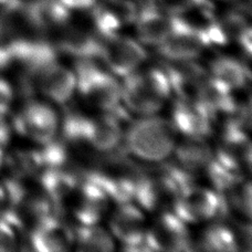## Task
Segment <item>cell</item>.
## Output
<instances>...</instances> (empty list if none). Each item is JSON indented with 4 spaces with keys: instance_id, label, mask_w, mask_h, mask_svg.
Masks as SVG:
<instances>
[{
    "instance_id": "6da1fadb",
    "label": "cell",
    "mask_w": 252,
    "mask_h": 252,
    "mask_svg": "<svg viewBox=\"0 0 252 252\" xmlns=\"http://www.w3.org/2000/svg\"><path fill=\"white\" fill-rule=\"evenodd\" d=\"M192 177L177 165L155 163L142 168L134 202L144 211L163 213L173 210L184 188L191 185Z\"/></svg>"
},
{
    "instance_id": "7a4b0ae2",
    "label": "cell",
    "mask_w": 252,
    "mask_h": 252,
    "mask_svg": "<svg viewBox=\"0 0 252 252\" xmlns=\"http://www.w3.org/2000/svg\"><path fill=\"white\" fill-rule=\"evenodd\" d=\"M178 133L172 121L147 115L125 130L124 142L130 155L148 164L161 163L173 154Z\"/></svg>"
},
{
    "instance_id": "3957f363",
    "label": "cell",
    "mask_w": 252,
    "mask_h": 252,
    "mask_svg": "<svg viewBox=\"0 0 252 252\" xmlns=\"http://www.w3.org/2000/svg\"><path fill=\"white\" fill-rule=\"evenodd\" d=\"M141 169L127 156L115 150L97 157L85 176L95 183L111 201L119 205L134 201Z\"/></svg>"
},
{
    "instance_id": "277c9868",
    "label": "cell",
    "mask_w": 252,
    "mask_h": 252,
    "mask_svg": "<svg viewBox=\"0 0 252 252\" xmlns=\"http://www.w3.org/2000/svg\"><path fill=\"white\" fill-rule=\"evenodd\" d=\"M172 94L164 69H138L124 78L121 84V100L126 109L141 116L154 115Z\"/></svg>"
},
{
    "instance_id": "5b68a950",
    "label": "cell",
    "mask_w": 252,
    "mask_h": 252,
    "mask_svg": "<svg viewBox=\"0 0 252 252\" xmlns=\"http://www.w3.org/2000/svg\"><path fill=\"white\" fill-rule=\"evenodd\" d=\"M22 67V90L28 95L38 92L48 101L63 105L76 92L75 71L61 64L58 59Z\"/></svg>"
},
{
    "instance_id": "8992f818",
    "label": "cell",
    "mask_w": 252,
    "mask_h": 252,
    "mask_svg": "<svg viewBox=\"0 0 252 252\" xmlns=\"http://www.w3.org/2000/svg\"><path fill=\"white\" fill-rule=\"evenodd\" d=\"M76 92L90 106L110 112L122 104L121 84L118 78L93 61H79L75 70Z\"/></svg>"
},
{
    "instance_id": "52a82bcc",
    "label": "cell",
    "mask_w": 252,
    "mask_h": 252,
    "mask_svg": "<svg viewBox=\"0 0 252 252\" xmlns=\"http://www.w3.org/2000/svg\"><path fill=\"white\" fill-rule=\"evenodd\" d=\"M111 200L105 192L84 175L73 191L57 207V214L79 224L100 223Z\"/></svg>"
},
{
    "instance_id": "ba28073f",
    "label": "cell",
    "mask_w": 252,
    "mask_h": 252,
    "mask_svg": "<svg viewBox=\"0 0 252 252\" xmlns=\"http://www.w3.org/2000/svg\"><path fill=\"white\" fill-rule=\"evenodd\" d=\"M98 59L116 78L124 79L141 69L147 53L138 40L114 33L102 39Z\"/></svg>"
},
{
    "instance_id": "9c48e42d",
    "label": "cell",
    "mask_w": 252,
    "mask_h": 252,
    "mask_svg": "<svg viewBox=\"0 0 252 252\" xmlns=\"http://www.w3.org/2000/svg\"><path fill=\"white\" fill-rule=\"evenodd\" d=\"M246 122L248 121L238 116L229 119L214 151L216 160L239 174L249 170L251 166V141L248 133L250 124Z\"/></svg>"
},
{
    "instance_id": "30bf717a",
    "label": "cell",
    "mask_w": 252,
    "mask_h": 252,
    "mask_svg": "<svg viewBox=\"0 0 252 252\" xmlns=\"http://www.w3.org/2000/svg\"><path fill=\"white\" fill-rule=\"evenodd\" d=\"M172 211L187 224H196L220 217L226 208L221 196L213 188L191 184L183 189Z\"/></svg>"
},
{
    "instance_id": "8fae6325",
    "label": "cell",
    "mask_w": 252,
    "mask_h": 252,
    "mask_svg": "<svg viewBox=\"0 0 252 252\" xmlns=\"http://www.w3.org/2000/svg\"><path fill=\"white\" fill-rule=\"evenodd\" d=\"M12 127L22 137L42 146L57 137L60 122L47 103L30 101L13 116Z\"/></svg>"
},
{
    "instance_id": "7c38bea8",
    "label": "cell",
    "mask_w": 252,
    "mask_h": 252,
    "mask_svg": "<svg viewBox=\"0 0 252 252\" xmlns=\"http://www.w3.org/2000/svg\"><path fill=\"white\" fill-rule=\"evenodd\" d=\"M147 222L144 210L137 204H119L110 218V232L125 250H148L146 245Z\"/></svg>"
},
{
    "instance_id": "4fadbf2b",
    "label": "cell",
    "mask_w": 252,
    "mask_h": 252,
    "mask_svg": "<svg viewBox=\"0 0 252 252\" xmlns=\"http://www.w3.org/2000/svg\"><path fill=\"white\" fill-rule=\"evenodd\" d=\"M146 245L150 251L179 252L190 249L187 223L172 210L159 213L147 227Z\"/></svg>"
},
{
    "instance_id": "5bb4252c",
    "label": "cell",
    "mask_w": 252,
    "mask_h": 252,
    "mask_svg": "<svg viewBox=\"0 0 252 252\" xmlns=\"http://www.w3.org/2000/svg\"><path fill=\"white\" fill-rule=\"evenodd\" d=\"M120 106L110 112H102V115L82 116L83 132L87 138L89 146L96 154H105V153L118 150L121 142L124 139V125L123 119L126 115L120 113Z\"/></svg>"
},
{
    "instance_id": "9a60e30c",
    "label": "cell",
    "mask_w": 252,
    "mask_h": 252,
    "mask_svg": "<svg viewBox=\"0 0 252 252\" xmlns=\"http://www.w3.org/2000/svg\"><path fill=\"white\" fill-rule=\"evenodd\" d=\"M137 7L134 24L136 25L138 41L144 46L158 48L183 21V17L164 11L153 0H145Z\"/></svg>"
},
{
    "instance_id": "2e32d148",
    "label": "cell",
    "mask_w": 252,
    "mask_h": 252,
    "mask_svg": "<svg viewBox=\"0 0 252 252\" xmlns=\"http://www.w3.org/2000/svg\"><path fill=\"white\" fill-rule=\"evenodd\" d=\"M210 46L204 29L183 17L181 25L160 44L158 50L167 61H193Z\"/></svg>"
},
{
    "instance_id": "e0dca14e",
    "label": "cell",
    "mask_w": 252,
    "mask_h": 252,
    "mask_svg": "<svg viewBox=\"0 0 252 252\" xmlns=\"http://www.w3.org/2000/svg\"><path fill=\"white\" fill-rule=\"evenodd\" d=\"M29 244L38 252H64L74 247V227L55 214L30 229Z\"/></svg>"
},
{
    "instance_id": "ac0fdd59",
    "label": "cell",
    "mask_w": 252,
    "mask_h": 252,
    "mask_svg": "<svg viewBox=\"0 0 252 252\" xmlns=\"http://www.w3.org/2000/svg\"><path fill=\"white\" fill-rule=\"evenodd\" d=\"M137 10V4L130 0H97L88 12L95 29L106 37L134 24Z\"/></svg>"
},
{
    "instance_id": "d6986e66",
    "label": "cell",
    "mask_w": 252,
    "mask_h": 252,
    "mask_svg": "<svg viewBox=\"0 0 252 252\" xmlns=\"http://www.w3.org/2000/svg\"><path fill=\"white\" fill-rule=\"evenodd\" d=\"M164 71L177 100L195 101L208 72L193 61H167Z\"/></svg>"
},
{
    "instance_id": "ffe728a7",
    "label": "cell",
    "mask_w": 252,
    "mask_h": 252,
    "mask_svg": "<svg viewBox=\"0 0 252 252\" xmlns=\"http://www.w3.org/2000/svg\"><path fill=\"white\" fill-rule=\"evenodd\" d=\"M215 120L195 101L177 100L175 103L172 123L184 137L207 138L213 133Z\"/></svg>"
},
{
    "instance_id": "44dd1931",
    "label": "cell",
    "mask_w": 252,
    "mask_h": 252,
    "mask_svg": "<svg viewBox=\"0 0 252 252\" xmlns=\"http://www.w3.org/2000/svg\"><path fill=\"white\" fill-rule=\"evenodd\" d=\"M195 102L214 120L221 115L235 114L238 110L232 90L210 74L201 84Z\"/></svg>"
},
{
    "instance_id": "7402d4cb",
    "label": "cell",
    "mask_w": 252,
    "mask_h": 252,
    "mask_svg": "<svg viewBox=\"0 0 252 252\" xmlns=\"http://www.w3.org/2000/svg\"><path fill=\"white\" fill-rule=\"evenodd\" d=\"M27 4L31 19L48 40L72 17V12L60 0H27Z\"/></svg>"
},
{
    "instance_id": "603a6c76",
    "label": "cell",
    "mask_w": 252,
    "mask_h": 252,
    "mask_svg": "<svg viewBox=\"0 0 252 252\" xmlns=\"http://www.w3.org/2000/svg\"><path fill=\"white\" fill-rule=\"evenodd\" d=\"M173 154L178 167L191 177L196 173H204L214 159V150L207 138L184 137L182 142L177 141Z\"/></svg>"
},
{
    "instance_id": "cb8c5ba5",
    "label": "cell",
    "mask_w": 252,
    "mask_h": 252,
    "mask_svg": "<svg viewBox=\"0 0 252 252\" xmlns=\"http://www.w3.org/2000/svg\"><path fill=\"white\" fill-rule=\"evenodd\" d=\"M208 73L226 84L233 92L245 89L250 82V71L244 62L232 57H218L211 62Z\"/></svg>"
},
{
    "instance_id": "d4e9b609",
    "label": "cell",
    "mask_w": 252,
    "mask_h": 252,
    "mask_svg": "<svg viewBox=\"0 0 252 252\" xmlns=\"http://www.w3.org/2000/svg\"><path fill=\"white\" fill-rule=\"evenodd\" d=\"M245 232V227L240 230H235L227 223H211L202 232L200 246L204 250L216 252H232L241 250V233Z\"/></svg>"
},
{
    "instance_id": "484cf974",
    "label": "cell",
    "mask_w": 252,
    "mask_h": 252,
    "mask_svg": "<svg viewBox=\"0 0 252 252\" xmlns=\"http://www.w3.org/2000/svg\"><path fill=\"white\" fill-rule=\"evenodd\" d=\"M74 246L84 252H107L114 249V238L100 223L74 226Z\"/></svg>"
},
{
    "instance_id": "4316f807",
    "label": "cell",
    "mask_w": 252,
    "mask_h": 252,
    "mask_svg": "<svg viewBox=\"0 0 252 252\" xmlns=\"http://www.w3.org/2000/svg\"><path fill=\"white\" fill-rule=\"evenodd\" d=\"M204 173L211 184V188L217 191L221 198L228 195L244 179L242 174L229 169L224 165L220 164L218 160H216L215 157L207 166Z\"/></svg>"
},
{
    "instance_id": "83f0119b",
    "label": "cell",
    "mask_w": 252,
    "mask_h": 252,
    "mask_svg": "<svg viewBox=\"0 0 252 252\" xmlns=\"http://www.w3.org/2000/svg\"><path fill=\"white\" fill-rule=\"evenodd\" d=\"M157 6L170 15L184 17L187 13L208 7V0H153Z\"/></svg>"
},
{
    "instance_id": "f1b7e54d",
    "label": "cell",
    "mask_w": 252,
    "mask_h": 252,
    "mask_svg": "<svg viewBox=\"0 0 252 252\" xmlns=\"http://www.w3.org/2000/svg\"><path fill=\"white\" fill-rule=\"evenodd\" d=\"M19 229L7 218H0V252L12 251L19 244Z\"/></svg>"
},
{
    "instance_id": "f546056e",
    "label": "cell",
    "mask_w": 252,
    "mask_h": 252,
    "mask_svg": "<svg viewBox=\"0 0 252 252\" xmlns=\"http://www.w3.org/2000/svg\"><path fill=\"white\" fill-rule=\"evenodd\" d=\"M15 100V90L6 79L0 76V118L7 119Z\"/></svg>"
},
{
    "instance_id": "4dcf8cb0",
    "label": "cell",
    "mask_w": 252,
    "mask_h": 252,
    "mask_svg": "<svg viewBox=\"0 0 252 252\" xmlns=\"http://www.w3.org/2000/svg\"><path fill=\"white\" fill-rule=\"evenodd\" d=\"M69 10L73 12H84L91 9L97 0H60Z\"/></svg>"
},
{
    "instance_id": "1f68e13d",
    "label": "cell",
    "mask_w": 252,
    "mask_h": 252,
    "mask_svg": "<svg viewBox=\"0 0 252 252\" xmlns=\"http://www.w3.org/2000/svg\"><path fill=\"white\" fill-rule=\"evenodd\" d=\"M9 211V195L3 183H0V218H7Z\"/></svg>"
},
{
    "instance_id": "d6a6232c",
    "label": "cell",
    "mask_w": 252,
    "mask_h": 252,
    "mask_svg": "<svg viewBox=\"0 0 252 252\" xmlns=\"http://www.w3.org/2000/svg\"><path fill=\"white\" fill-rule=\"evenodd\" d=\"M8 1H9V0H0V6H2V4H4Z\"/></svg>"
}]
</instances>
